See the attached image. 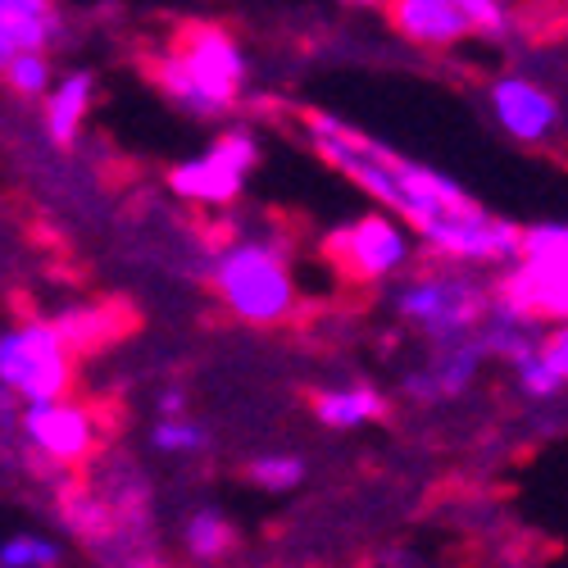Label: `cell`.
I'll list each match as a JSON object with an SVG mask.
<instances>
[{"label": "cell", "instance_id": "1", "mask_svg": "<svg viewBox=\"0 0 568 568\" xmlns=\"http://www.w3.org/2000/svg\"><path fill=\"white\" fill-rule=\"evenodd\" d=\"M310 151L333 164L342 178H351L364 196H373L387 214H396L400 223H409V232L428 236L433 227H442L446 219L464 214L468 205H478L455 178H446L433 164H418L396 155L387 141H377L368 132H359L355 123L327 114V110H305L301 114Z\"/></svg>", "mask_w": 568, "mask_h": 568}, {"label": "cell", "instance_id": "2", "mask_svg": "<svg viewBox=\"0 0 568 568\" xmlns=\"http://www.w3.org/2000/svg\"><path fill=\"white\" fill-rule=\"evenodd\" d=\"M210 287L219 305L251 327L287 323L301 305L296 260L273 232H236L210 260Z\"/></svg>", "mask_w": 568, "mask_h": 568}, {"label": "cell", "instance_id": "3", "mask_svg": "<svg viewBox=\"0 0 568 568\" xmlns=\"http://www.w3.org/2000/svg\"><path fill=\"white\" fill-rule=\"evenodd\" d=\"M246 51L219 23H186L169 41V51L151 60V78L164 97L192 119H219L242 101L246 87Z\"/></svg>", "mask_w": 568, "mask_h": 568}, {"label": "cell", "instance_id": "4", "mask_svg": "<svg viewBox=\"0 0 568 568\" xmlns=\"http://www.w3.org/2000/svg\"><path fill=\"white\" fill-rule=\"evenodd\" d=\"M491 305H496V287H487L478 273L455 268V264H437L428 273L400 277L392 287L396 318L418 327V333L433 342V351L473 342L487 327Z\"/></svg>", "mask_w": 568, "mask_h": 568}, {"label": "cell", "instance_id": "5", "mask_svg": "<svg viewBox=\"0 0 568 568\" xmlns=\"http://www.w3.org/2000/svg\"><path fill=\"white\" fill-rule=\"evenodd\" d=\"M496 305L537 323H568V223L546 219L524 232V255L496 277Z\"/></svg>", "mask_w": 568, "mask_h": 568}, {"label": "cell", "instance_id": "6", "mask_svg": "<svg viewBox=\"0 0 568 568\" xmlns=\"http://www.w3.org/2000/svg\"><path fill=\"white\" fill-rule=\"evenodd\" d=\"M6 450L23 442V455L37 473H69L87 464L101 446V418L82 400H51V405H23L14 418V396H6Z\"/></svg>", "mask_w": 568, "mask_h": 568}, {"label": "cell", "instance_id": "7", "mask_svg": "<svg viewBox=\"0 0 568 568\" xmlns=\"http://www.w3.org/2000/svg\"><path fill=\"white\" fill-rule=\"evenodd\" d=\"M78 351L64 342L55 318H28L0 337V387L23 405L69 400Z\"/></svg>", "mask_w": 568, "mask_h": 568}, {"label": "cell", "instance_id": "8", "mask_svg": "<svg viewBox=\"0 0 568 568\" xmlns=\"http://www.w3.org/2000/svg\"><path fill=\"white\" fill-rule=\"evenodd\" d=\"M323 255L346 282H359V287H373V282H396L409 268L414 232L396 214L373 210V214L351 219L337 232H327Z\"/></svg>", "mask_w": 568, "mask_h": 568}, {"label": "cell", "instance_id": "9", "mask_svg": "<svg viewBox=\"0 0 568 568\" xmlns=\"http://www.w3.org/2000/svg\"><path fill=\"white\" fill-rule=\"evenodd\" d=\"M255 160H260V141L246 128H232L205 155L182 160V164L169 169V192L192 201V205H205V210L232 205L236 196H242L246 173L255 169Z\"/></svg>", "mask_w": 568, "mask_h": 568}, {"label": "cell", "instance_id": "10", "mask_svg": "<svg viewBox=\"0 0 568 568\" xmlns=\"http://www.w3.org/2000/svg\"><path fill=\"white\" fill-rule=\"evenodd\" d=\"M487 105H491V119L505 136H514L518 146H546V141L559 132V101L550 91L528 78V73H500L487 82Z\"/></svg>", "mask_w": 568, "mask_h": 568}, {"label": "cell", "instance_id": "11", "mask_svg": "<svg viewBox=\"0 0 568 568\" xmlns=\"http://www.w3.org/2000/svg\"><path fill=\"white\" fill-rule=\"evenodd\" d=\"M487 346L483 337L473 342H459V346H437L428 355V364H418L400 377V392L409 400H459L473 383H478V373L487 364Z\"/></svg>", "mask_w": 568, "mask_h": 568}, {"label": "cell", "instance_id": "12", "mask_svg": "<svg viewBox=\"0 0 568 568\" xmlns=\"http://www.w3.org/2000/svg\"><path fill=\"white\" fill-rule=\"evenodd\" d=\"M387 23L414 45H459L473 37V23L455 0H387Z\"/></svg>", "mask_w": 568, "mask_h": 568}, {"label": "cell", "instance_id": "13", "mask_svg": "<svg viewBox=\"0 0 568 568\" xmlns=\"http://www.w3.org/2000/svg\"><path fill=\"white\" fill-rule=\"evenodd\" d=\"M387 414V396L368 387V383H342V387H323L314 396V418L323 428L333 433H355V428H368Z\"/></svg>", "mask_w": 568, "mask_h": 568}, {"label": "cell", "instance_id": "14", "mask_svg": "<svg viewBox=\"0 0 568 568\" xmlns=\"http://www.w3.org/2000/svg\"><path fill=\"white\" fill-rule=\"evenodd\" d=\"M91 97H97V78H91L87 69L64 73L55 82V91L45 97V132H51L55 146H73V141H78L82 119L91 110Z\"/></svg>", "mask_w": 568, "mask_h": 568}, {"label": "cell", "instance_id": "15", "mask_svg": "<svg viewBox=\"0 0 568 568\" xmlns=\"http://www.w3.org/2000/svg\"><path fill=\"white\" fill-rule=\"evenodd\" d=\"M178 537H182L186 559H196V564H219V559L236 546V532H232V524H227L219 509H196V514H186Z\"/></svg>", "mask_w": 568, "mask_h": 568}, {"label": "cell", "instance_id": "16", "mask_svg": "<svg viewBox=\"0 0 568 568\" xmlns=\"http://www.w3.org/2000/svg\"><path fill=\"white\" fill-rule=\"evenodd\" d=\"M305 473L310 468H305L301 455H292V450H264V455H255L246 464V483L268 491V496H287V491H296L305 483Z\"/></svg>", "mask_w": 568, "mask_h": 568}, {"label": "cell", "instance_id": "17", "mask_svg": "<svg viewBox=\"0 0 568 568\" xmlns=\"http://www.w3.org/2000/svg\"><path fill=\"white\" fill-rule=\"evenodd\" d=\"M60 32L55 10L51 14H32V19H0V60H14L28 51H45Z\"/></svg>", "mask_w": 568, "mask_h": 568}, {"label": "cell", "instance_id": "18", "mask_svg": "<svg viewBox=\"0 0 568 568\" xmlns=\"http://www.w3.org/2000/svg\"><path fill=\"white\" fill-rule=\"evenodd\" d=\"M64 546L45 532H10L0 546V568H60Z\"/></svg>", "mask_w": 568, "mask_h": 568}, {"label": "cell", "instance_id": "19", "mask_svg": "<svg viewBox=\"0 0 568 568\" xmlns=\"http://www.w3.org/2000/svg\"><path fill=\"white\" fill-rule=\"evenodd\" d=\"M151 446L160 455H173V459H192V455L210 450V433L201 428L196 418H186V414H173V418L160 414V423L151 428Z\"/></svg>", "mask_w": 568, "mask_h": 568}, {"label": "cell", "instance_id": "20", "mask_svg": "<svg viewBox=\"0 0 568 568\" xmlns=\"http://www.w3.org/2000/svg\"><path fill=\"white\" fill-rule=\"evenodd\" d=\"M55 327L64 333V342L73 351H91V346H101L119 333V323L110 318V310H64L55 318Z\"/></svg>", "mask_w": 568, "mask_h": 568}, {"label": "cell", "instance_id": "21", "mask_svg": "<svg viewBox=\"0 0 568 568\" xmlns=\"http://www.w3.org/2000/svg\"><path fill=\"white\" fill-rule=\"evenodd\" d=\"M6 82H10V91H19V97H51V91H55L45 51H28V55L6 60Z\"/></svg>", "mask_w": 568, "mask_h": 568}, {"label": "cell", "instance_id": "22", "mask_svg": "<svg viewBox=\"0 0 568 568\" xmlns=\"http://www.w3.org/2000/svg\"><path fill=\"white\" fill-rule=\"evenodd\" d=\"M514 387H518V396L532 400V405H550V400H559V396H564V383H559V377L546 368L541 351L514 368Z\"/></svg>", "mask_w": 568, "mask_h": 568}, {"label": "cell", "instance_id": "23", "mask_svg": "<svg viewBox=\"0 0 568 568\" xmlns=\"http://www.w3.org/2000/svg\"><path fill=\"white\" fill-rule=\"evenodd\" d=\"M455 6L468 14L473 32L496 37V41L514 32V14H509V6H505V0H455Z\"/></svg>", "mask_w": 568, "mask_h": 568}, {"label": "cell", "instance_id": "24", "mask_svg": "<svg viewBox=\"0 0 568 568\" xmlns=\"http://www.w3.org/2000/svg\"><path fill=\"white\" fill-rule=\"evenodd\" d=\"M541 359H546V368L559 377V383L568 387V323H550V327H546Z\"/></svg>", "mask_w": 568, "mask_h": 568}, {"label": "cell", "instance_id": "25", "mask_svg": "<svg viewBox=\"0 0 568 568\" xmlns=\"http://www.w3.org/2000/svg\"><path fill=\"white\" fill-rule=\"evenodd\" d=\"M51 14V0H0V19H32Z\"/></svg>", "mask_w": 568, "mask_h": 568}, {"label": "cell", "instance_id": "26", "mask_svg": "<svg viewBox=\"0 0 568 568\" xmlns=\"http://www.w3.org/2000/svg\"><path fill=\"white\" fill-rule=\"evenodd\" d=\"M351 6H387V0H351Z\"/></svg>", "mask_w": 568, "mask_h": 568}]
</instances>
